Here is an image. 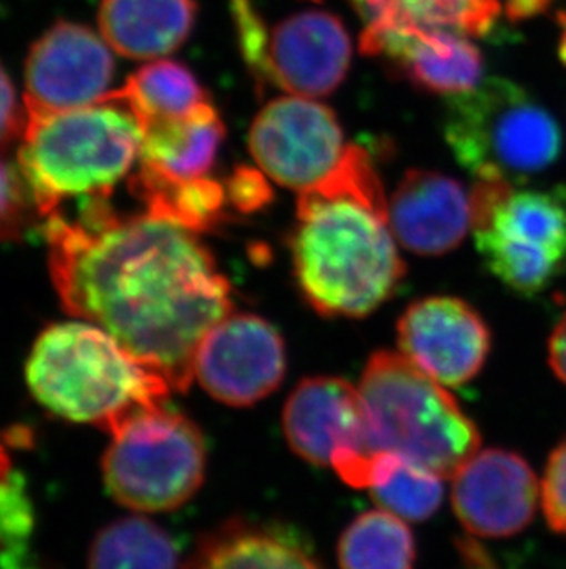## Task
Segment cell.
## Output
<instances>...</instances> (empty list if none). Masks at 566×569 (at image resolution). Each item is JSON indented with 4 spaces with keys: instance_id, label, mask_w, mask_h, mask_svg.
Segmentation results:
<instances>
[{
    "instance_id": "obj_1",
    "label": "cell",
    "mask_w": 566,
    "mask_h": 569,
    "mask_svg": "<svg viewBox=\"0 0 566 569\" xmlns=\"http://www.w3.org/2000/svg\"><path fill=\"white\" fill-rule=\"evenodd\" d=\"M50 274L67 313L103 328L173 391L195 378L204 336L234 310L232 288L198 234L85 199L74 220L43 221Z\"/></svg>"
},
{
    "instance_id": "obj_2",
    "label": "cell",
    "mask_w": 566,
    "mask_h": 569,
    "mask_svg": "<svg viewBox=\"0 0 566 569\" xmlns=\"http://www.w3.org/2000/svg\"><path fill=\"white\" fill-rule=\"evenodd\" d=\"M289 248L300 291L321 316L366 317L396 293L405 262L368 151L347 144L327 178L299 192Z\"/></svg>"
},
{
    "instance_id": "obj_3",
    "label": "cell",
    "mask_w": 566,
    "mask_h": 569,
    "mask_svg": "<svg viewBox=\"0 0 566 569\" xmlns=\"http://www.w3.org/2000/svg\"><path fill=\"white\" fill-rule=\"evenodd\" d=\"M27 381L52 413L105 433L134 411L166 402L173 391L161 372L89 321L47 328L28 358Z\"/></svg>"
},
{
    "instance_id": "obj_4",
    "label": "cell",
    "mask_w": 566,
    "mask_h": 569,
    "mask_svg": "<svg viewBox=\"0 0 566 569\" xmlns=\"http://www.w3.org/2000/svg\"><path fill=\"white\" fill-rule=\"evenodd\" d=\"M17 167L43 221L70 198H111L134 161L142 133L117 103L36 114L24 111Z\"/></svg>"
},
{
    "instance_id": "obj_5",
    "label": "cell",
    "mask_w": 566,
    "mask_h": 569,
    "mask_svg": "<svg viewBox=\"0 0 566 569\" xmlns=\"http://www.w3.org/2000/svg\"><path fill=\"white\" fill-rule=\"evenodd\" d=\"M358 391L375 456L392 453L445 479L481 448V431L459 403L403 355H372Z\"/></svg>"
},
{
    "instance_id": "obj_6",
    "label": "cell",
    "mask_w": 566,
    "mask_h": 569,
    "mask_svg": "<svg viewBox=\"0 0 566 569\" xmlns=\"http://www.w3.org/2000/svg\"><path fill=\"white\" fill-rule=\"evenodd\" d=\"M444 134L454 159L476 181L517 187L562 153V129L550 111L504 78L445 97Z\"/></svg>"
},
{
    "instance_id": "obj_7",
    "label": "cell",
    "mask_w": 566,
    "mask_h": 569,
    "mask_svg": "<svg viewBox=\"0 0 566 569\" xmlns=\"http://www.w3.org/2000/svg\"><path fill=\"white\" fill-rule=\"evenodd\" d=\"M476 251L520 297L545 291L566 266V187L515 189L476 181L471 189Z\"/></svg>"
},
{
    "instance_id": "obj_8",
    "label": "cell",
    "mask_w": 566,
    "mask_h": 569,
    "mask_svg": "<svg viewBox=\"0 0 566 569\" xmlns=\"http://www.w3.org/2000/svg\"><path fill=\"white\" fill-rule=\"evenodd\" d=\"M109 436L103 479L123 507L164 512L184 506L201 489L206 446L184 415L156 403L120 420Z\"/></svg>"
},
{
    "instance_id": "obj_9",
    "label": "cell",
    "mask_w": 566,
    "mask_h": 569,
    "mask_svg": "<svg viewBox=\"0 0 566 569\" xmlns=\"http://www.w3.org/2000/svg\"><path fill=\"white\" fill-rule=\"evenodd\" d=\"M291 450L316 467H332L344 483L366 489L375 453L358 387L342 378H305L283 408Z\"/></svg>"
},
{
    "instance_id": "obj_10",
    "label": "cell",
    "mask_w": 566,
    "mask_h": 569,
    "mask_svg": "<svg viewBox=\"0 0 566 569\" xmlns=\"http://www.w3.org/2000/svg\"><path fill=\"white\" fill-rule=\"evenodd\" d=\"M337 114L311 98L283 97L257 113L249 133L257 167L285 189H310L338 167L346 153Z\"/></svg>"
},
{
    "instance_id": "obj_11",
    "label": "cell",
    "mask_w": 566,
    "mask_h": 569,
    "mask_svg": "<svg viewBox=\"0 0 566 569\" xmlns=\"http://www.w3.org/2000/svg\"><path fill=\"white\" fill-rule=\"evenodd\" d=\"M114 78L113 50L85 24L59 21L32 44L24 111L47 114L102 103Z\"/></svg>"
},
{
    "instance_id": "obj_12",
    "label": "cell",
    "mask_w": 566,
    "mask_h": 569,
    "mask_svg": "<svg viewBox=\"0 0 566 569\" xmlns=\"http://www.w3.org/2000/svg\"><path fill=\"white\" fill-rule=\"evenodd\" d=\"M193 372L210 397L249 408L282 383L285 345L263 317L232 312L204 336Z\"/></svg>"
},
{
    "instance_id": "obj_13",
    "label": "cell",
    "mask_w": 566,
    "mask_h": 569,
    "mask_svg": "<svg viewBox=\"0 0 566 569\" xmlns=\"http://www.w3.org/2000/svg\"><path fill=\"white\" fill-rule=\"evenodd\" d=\"M401 355L442 386L469 383L492 350V332L475 308L456 297L412 302L397 322Z\"/></svg>"
},
{
    "instance_id": "obj_14",
    "label": "cell",
    "mask_w": 566,
    "mask_h": 569,
    "mask_svg": "<svg viewBox=\"0 0 566 569\" xmlns=\"http://www.w3.org/2000/svg\"><path fill=\"white\" fill-rule=\"evenodd\" d=\"M453 479L454 515L471 535L513 537L534 520L539 479L515 451H476Z\"/></svg>"
},
{
    "instance_id": "obj_15",
    "label": "cell",
    "mask_w": 566,
    "mask_h": 569,
    "mask_svg": "<svg viewBox=\"0 0 566 569\" xmlns=\"http://www.w3.org/2000/svg\"><path fill=\"white\" fill-rule=\"evenodd\" d=\"M352 63V41L338 17L305 11L273 28L267 41V80L291 97L332 94Z\"/></svg>"
},
{
    "instance_id": "obj_16",
    "label": "cell",
    "mask_w": 566,
    "mask_h": 569,
    "mask_svg": "<svg viewBox=\"0 0 566 569\" xmlns=\"http://www.w3.org/2000/svg\"><path fill=\"white\" fill-rule=\"evenodd\" d=\"M361 52L385 60L417 89L444 97L475 89L484 70L469 36L442 28H364Z\"/></svg>"
},
{
    "instance_id": "obj_17",
    "label": "cell",
    "mask_w": 566,
    "mask_h": 569,
    "mask_svg": "<svg viewBox=\"0 0 566 569\" xmlns=\"http://www.w3.org/2000/svg\"><path fill=\"white\" fill-rule=\"evenodd\" d=\"M397 242L422 257L449 253L473 229L471 192L433 170H408L388 203Z\"/></svg>"
},
{
    "instance_id": "obj_18",
    "label": "cell",
    "mask_w": 566,
    "mask_h": 569,
    "mask_svg": "<svg viewBox=\"0 0 566 569\" xmlns=\"http://www.w3.org/2000/svg\"><path fill=\"white\" fill-rule=\"evenodd\" d=\"M195 16V0H102L98 24L114 54L156 60L184 44Z\"/></svg>"
},
{
    "instance_id": "obj_19",
    "label": "cell",
    "mask_w": 566,
    "mask_h": 569,
    "mask_svg": "<svg viewBox=\"0 0 566 569\" xmlns=\"http://www.w3.org/2000/svg\"><path fill=\"white\" fill-rule=\"evenodd\" d=\"M139 128L140 167L179 181L206 178L225 139V124L212 102L182 119L155 120Z\"/></svg>"
},
{
    "instance_id": "obj_20",
    "label": "cell",
    "mask_w": 566,
    "mask_h": 569,
    "mask_svg": "<svg viewBox=\"0 0 566 569\" xmlns=\"http://www.w3.org/2000/svg\"><path fill=\"white\" fill-rule=\"evenodd\" d=\"M129 187L144 203L145 214L170 221L195 234L214 231L230 218L225 183L209 176L179 181L139 167V172L131 176Z\"/></svg>"
},
{
    "instance_id": "obj_21",
    "label": "cell",
    "mask_w": 566,
    "mask_h": 569,
    "mask_svg": "<svg viewBox=\"0 0 566 569\" xmlns=\"http://www.w3.org/2000/svg\"><path fill=\"white\" fill-rule=\"evenodd\" d=\"M182 569H322L282 532L229 523L199 543Z\"/></svg>"
},
{
    "instance_id": "obj_22",
    "label": "cell",
    "mask_w": 566,
    "mask_h": 569,
    "mask_svg": "<svg viewBox=\"0 0 566 569\" xmlns=\"http://www.w3.org/2000/svg\"><path fill=\"white\" fill-rule=\"evenodd\" d=\"M364 28H442L482 38L503 13L498 0H352Z\"/></svg>"
},
{
    "instance_id": "obj_23",
    "label": "cell",
    "mask_w": 566,
    "mask_h": 569,
    "mask_svg": "<svg viewBox=\"0 0 566 569\" xmlns=\"http://www.w3.org/2000/svg\"><path fill=\"white\" fill-rule=\"evenodd\" d=\"M210 102L192 70L171 60L151 61L125 86L109 92L102 103H117L133 114L139 126L155 120L182 119Z\"/></svg>"
},
{
    "instance_id": "obj_24",
    "label": "cell",
    "mask_w": 566,
    "mask_h": 569,
    "mask_svg": "<svg viewBox=\"0 0 566 569\" xmlns=\"http://www.w3.org/2000/svg\"><path fill=\"white\" fill-rule=\"evenodd\" d=\"M416 542L400 516L368 510L342 532L338 565L342 569H414Z\"/></svg>"
},
{
    "instance_id": "obj_25",
    "label": "cell",
    "mask_w": 566,
    "mask_h": 569,
    "mask_svg": "<svg viewBox=\"0 0 566 569\" xmlns=\"http://www.w3.org/2000/svg\"><path fill=\"white\" fill-rule=\"evenodd\" d=\"M89 569H176L175 543L151 520L120 518L98 532Z\"/></svg>"
},
{
    "instance_id": "obj_26",
    "label": "cell",
    "mask_w": 566,
    "mask_h": 569,
    "mask_svg": "<svg viewBox=\"0 0 566 569\" xmlns=\"http://www.w3.org/2000/svg\"><path fill=\"white\" fill-rule=\"evenodd\" d=\"M444 478L412 462L381 453L375 465L370 492L375 503L403 520L423 521L439 509L444 500Z\"/></svg>"
},
{
    "instance_id": "obj_27",
    "label": "cell",
    "mask_w": 566,
    "mask_h": 569,
    "mask_svg": "<svg viewBox=\"0 0 566 569\" xmlns=\"http://www.w3.org/2000/svg\"><path fill=\"white\" fill-rule=\"evenodd\" d=\"M33 529V509L21 476H0V569H21Z\"/></svg>"
},
{
    "instance_id": "obj_28",
    "label": "cell",
    "mask_w": 566,
    "mask_h": 569,
    "mask_svg": "<svg viewBox=\"0 0 566 569\" xmlns=\"http://www.w3.org/2000/svg\"><path fill=\"white\" fill-rule=\"evenodd\" d=\"M243 60L262 91L267 83V30L251 0H229Z\"/></svg>"
},
{
    "instance_id": "obj_29",
    "label": "cell",
    "mask_w": 566,
    "mask_h": 569,
    "mask_svg": "<svg viewBox=\"0 0 566 569\" xmlns=\"http://www.w3.org/2000/svg\"><path fill=\"white\" fill-rule=\"evenodd\" d=\"M30 207L38 210L21 173L0 159V240H19L24 234Z\"/></svg>"
},
{
    "instance_id": "obj_30",
    "label": "cell",
    "mask_w": 566,
    "mask_h": 569,
    "mask_svg": "<svg viewBox=\"0 0 566 569\" xmlns=\"http://www.w3.org/2000/svg\"><path fill=\"white\" fill-rule=\"evenodd\" d=\"M540 506L552 529L566 535V439L546 462L540 481Z\"/></svg>"
},
{
    "instance_id": "obj_31",
    "label": "cell",
    "mask_w": 566,
    "mask_h": 569,
    "mask_svg": "<svg viewBox=\"0 0 566 569\" xmlns=\"http://www.w3.org/2000/svg\"><path fill=\"white\" fill-rule=\"evenodd\" d=\"M230 207L241 214H252L267 207L273 199V189L267 176L254 168L237 167L225 181Z\"/></svg>"
},
{
    "instance_id": "obj_32",
    "label": "cell",
    "mask_w": 566,
    "mask_h": 569,
    "mask_svg": "<svg viewBox=\"0 0 566 569\" xmlns=\"http://www.w3.org/2000/svg\"><path fill=\"white\" fill-rule=\"evenodd\" d=\"M24 111L17 103L16 87L0 67V142H11L21 133Z\"/></svg>"
},
{
    "instance_id": "obj_33",
    "label": "cell",
    "mask_w": 566,
    "mask_h": 569,
    "mask_svg": "<svg viewBox=\"0 0 566 569\" xmlns=\"http://www.w3.org/2000/svg\"><path fill=\"white\" fill-rule=\"evenodd\" d=\"M548 361H550L554 375L566 386V312L552 332L550 343H548Z\"/></svg>"
},
{
    "instance_id": "obj_34",
    "label": "cell",
    "mask_w": 566,
    "mask_h": 569,
    "mask_svg": "<svg viewBox=\"0 0 566 569\" xmlns=\"http://www.w3.org/2000/svg\"><path fill=\"white\" fill-rule=\"evenodd\" d=\"M509 21L520 22L534 19L550 8L552 0H498Z\"/></svg>"
},
{
    "instance_id": "obj_35",
    "label": "cell",
    "mask_w": 566,
    "mask_h": 569,
    "mask_svg": "<svg viewBox=\"0 0 566 569\" xmlns=\"http://www.w3.org/2000/svg\"><path fill=\"white\" fill-rule=\"evenodd\" d=\"M562 39H559V58L566 64V13H563L562 19Z\"/></svg>"
},
{
    "instance_id": "obj_36",
    "label": "cell",
    "mask_w": 566,
    "mask_h": 569,
    "mask_svg": "<svg viewBox=\"0 0 566 569\" xmlns=\"http://www.w3.org/2000/svg\"><path fill=\"white\" fill-rule=\"evenodd\" d=\"M11 472L10 467V457L6 453L4 448L0 446V476H6V473Z\"/></svg>"
},
{
    "instance_id": "obj_37",
    "label": "cell",
    "mask_w": 566,
    "mask_h": 569,
    "mask_svg": "<svg viewBox=\"0 0 566 569\" xmlns=\"http://www.w3.org/2000/svg\"><path fill=\"white\" fill-rule=\"evenodd\" d=\"M313 2H321V0H313Z\"/></svg>"
}]
</instances>
